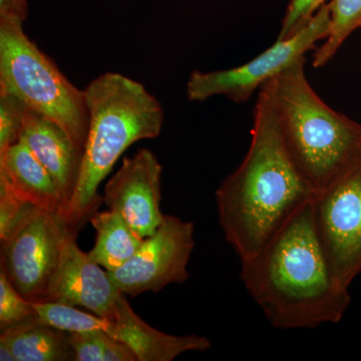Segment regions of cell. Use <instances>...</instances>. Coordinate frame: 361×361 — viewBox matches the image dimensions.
I'll return each mask as SVG.
<instances>
[{
	"label": "cell",
	"instance_id": "cell-1",
	"mask_svg": "<svg viewBox=\"0 0 361 361\" xmlns=\"http://www.w3.org/2000/svg\"><path fill=\"white\" fill-rule=\"evenodd\" d=\"M253 115L245 158L216 191L221 228L240 261L260 250L316 194L287 149L266 84Z\"/></svg>",
	"mask_w": 361,
	"mask_h": 361
},
{
	"label": "cell",
	"instance_id": "cell-2",
	"mask_svg": "<svg viewBox=\"0 0 361 361\" xmlns=\"http://www.w3.org/2000/svg\"><path fill=\"white\" fill-rule=\"evenodd\" d=\"M312 200L260 250L241 261L246 290L277 329L336 324L350 305L349 289L336 281L318 238Z\"/></svg>",
	"mask_w": 361,
	"mask_h": 361
},
{
	"label": "cell",
	"instance_id": "cell-3",
	"mask_svg": "<svg viewBox=\"0 0 361 361\" xmlns=\"http://www.w3.org/2000/svg\"><path fill=\"white\" fill-rule=\"evenodd\" d=\"M90 113L77 188L63 218L78 232L97 212L103 197L99 185L129 147L160 135L161 104L146 87L121 73L99 75L84 90Z\"/></svg>",
	"mask_w": 361,
	"mask_h": 361
},
{
	"label": "cell",
	"instance_id": "cell-4",
	"mask_svg": "<svg viewBox=\"0 0 361 361\" xmlns=\"http://www.w3.org/2000/svg\"><path fill=\"white\" fill-rule=\"evenodd\" d=\"M304 66L305 56L266 85L287 149L317 193L361 148V125L322 101Z\"/></svg>",
	"mask_w": 361,
	"mask_h": 361
},
{
	"label": "cell",
	"instance_id": "cell-5",
	"mask_svg": "<svg viewBox=\"0 0 361 361\" xmlns=\"http://www.w3.org/2000/svg\"><path fill=\"white\" fill-rule=\"evenodd\" d=\"M23 23L0 18V92L58 123L84 155L90 126L85 92L28 39Z\"/></svg>",
	"mask_w": 361,
	"mask_h": 361
},
{
	"label": "cell",
	"instance_id": "cell-6",
	"mask_svg": "<svg viewBox=\"0 0 361 361\" xmlns=\"http://www.w3.org/2000/svg\"><path fill=\"white\" fill-rule=\"evenodd\" d=\"M318 238L336 281L361 273V148L312 200Z\"/></svg>",
	"mask_w": 361,
	"mask_h": 361
},
{
	"label": "cell",
	"instance_id": "cell-7",
	"mask_svg": "<svg viewBox=\"0 0 361 361\" xmlns=\"http://www.w3.org/2000/svg\"><path fill=\"white\" fill-rule=\"evenodd\" d=\"M77 234L59 214L32 206L1 240L0 270L27 300H47L66 240Z\"/></svg>",
	"mask_w": 361,
	"mask_h": 361
},
{
	"label": "cell",
	"instance_id": "cell-8",
	"mask_svg": "<svg viewBox=\"0 0 361 361\" xmlns=\"http://www.w3.org/2000/svg\"><path fill=\"white\" fill-rule=\"evenodd\" d=\"M331 25V2H324L310 25L294 37L279 40L245 65L230 70L195 71L187 84L190 101L203 102L214 96H224L234 103H245L266 82L276 78L292 63L317 49Z\"/></svg>",
	"mask_w": 361,
	"mask_h": 361
},
{
	"label": "cell",
	"instance_id": "cell-9",
	"mask_svg": "<svg viewBox=\"0 0 361 361\" xmlns=\"http://www.w3.org/2000/svg\"><path fill=\"white\" fill-rule=\"evenodd\" d=\"M194 247L193 223L165 215L160 227L144 240L137 253L122 267L108 271L109 275L125 295L159 292L188 280Z\"/></svg>",
	"mask_w": 361,
	"mask_h": 361
},
{
	"label": "cell",
	"instance_id": "cell-10",
	"mask_svg": "<svg viewBox=\"0 0 361 361\" xmlns=\"http://www.w3.org/2000/svg\"><path fill=\"white\" fill-rule=\"evenodd\" d=\"M161 171L153 152L139 149L132 158L123 159L104 187V203L142 239L157 231L165 216L160 208Z\"/></svg>",
	"mask_w": 361,
	"mask_h": 361
},
{
	"label": "cell",
	"instance_id": "cell-11",
	"mask_svg": "<svg viewBox=\"0 0 361 361\" xmlns=\"http://www.w3.org/2000/svg\"><path fill=\"white\" fill-rule=\"evenodd\" d=\"M102 268L78 246L77 235H73L63 246L44 301L82 306L99 317L113 320L122 292L108 271Z\"/></svg>",
	"mask_w": 361,
	"mask_h": 361
},
{
	"label": "cell",
	"instance_id": "cell-12",
	"mask_svg": "<svg viewBox=\"0 0 361 361\" xmlns=\"http://www.w3.org/2000/svg\"><path fill=\"white\" fill-rule=\"evenodd\" d=\"M20 142L32 151L56 183L63 200V217L77 188L82 154L58 123L30 109Z\"/></svg>",
	"mask_w": 361,
	"mask_h": 361
},
{
	"label": "cell",
	"instance_id": "cell-13",
	"mask_svg": "<svg viewBox=\"0 0 361 361\" xmlns=\"http://www.w3.org/2000/svg\"><path fill=\"white\" fill-rule=\"evenodd\" d=\"M111 322L109 334L129 346L137 361H172L188 351H206L212 346L207 337L171 336L154 329L133 310L123 293Z\"/></svg>",
	"mask_w": 361,
	"mask_h": 361
},
{
	"label": "cell",
	"instance_id": "cell-14",
	"mask_svg": "<svg viewBox=\"0 0 361 361\" xmlns=\"http://www.w3.org/2000/svg\"><path fill=\"white\" fill-rule=\"evenodd\" d=\"M0 178L25 203L59 215L63 212L56 183L23 142H16L0 155Z\"/></svg>",
	"mask_w": 361,
	"mask_h": 361
},
{
	"label": "cell",
	"instance_id": "cell-15",
	"mask_svg": "<svg viewBox=\"0 0 361 361\" xmlns=\"http://www.w3.org/2000/svg\"><path fill=\"white\" fill-rule=\"evenodd\" d=\"M0 341L9 346L16 361L75 360L70 334L44 324L37 316L2 330Z\"/></svg>",
	"mask_w": 361,
	"mask_h": 361
},
{
	"label": "cell",
	"instance_id": "cell-16",
	"mask_svg": "<svg viewBox=\"0 0 361 361\" xmlns=\"http://www.w3.org/2000/svg\"><path fill=\"white\" fill-rule=\"evenodd\" d=\"M90 221L97 233L90 257L109 272L125 265L144 242L120 214L110 209L97 211Z\"/></svg>",
	"mask_w": 361,
	"mask_h": 361
},
{
	"label": "cell",
	"instance_id": "cell-17",
	"mask_svg": "<svg viewBox=\"0 0 361 361\" xmlns=\"http://www.w3.org/2000/svg\"><path fill=\"white\" fill-rule=\"evenodd\" d=\"M37 319L68 334L104 331L109 334L111 322L78 310L77 306L54 301H30Z\"/></svg>",
	"mask_w": 361,
	"mask_h": 361
},
{
	"label": "cell",
	"instance_id": "cell-18",
	"mask_svg": "<svg viewBox=\"0 0 361 361\" xmlns=\"http://www.w3.org/2000/svg\"><path fill=\"white\" fill-rule=\"evenodd\" d=\"M331 25L324 44L315 49L313 68H322L329 63L339 47L357 28L361 27V0H332Z\"/></svg>",
	"mask_w": 361,
	"mask_h": 361
},
{
	"label": "cell",
	"instance_id": "cell-19",
	"mask_svg": "<svg viewBox=\"0 0 361 361\" xmlns=\"http://www.w3.org/2000/svg\"><path fill=\"white\" fill-rule=\"evenodd\" d=\"M70 342L77 361H137L129 346L104 331L70 334Z\"/></svg>",
	"mask_w": 361,
	"mask_h": 361
},
{
	"label": "cell",
	"instance_id": "cell-20",
	"mask_svg": "<svg viewBox=\"0 0 361 361\" xmlns=\"http://www.w3.org/2000/svg\"><path fill=\"white\" fill-rule=\"evenodd\" d=\"M27 110L18 97L0 92V155L20 142Z\"/></svg>",
	"mask_w": 361,
	"mask_h": 361
},
{
	"label": "cell",
	"instance_id": "cell-21",
	"mask_svg": "<svg viewBox=\"0 0 361 361\" xmlns=\"http://www.w3.org/2000/svg\"><path fill=\"white\" fill-rule=\"evenodd\" d=\"M32 303L20 295L0 270V329L13 326L35 317Z\"/></svg>",
	"mask_w": 361,
	"mask_h": 361
},
{
	"label": "cell",
	"instance_id": "cell-22",
	"mask_svg": "<svg viewBox=\"0 0 361 361\" xmlns=\"http://www.w3.org/2000/svg\"><path fill=\"white\" fill-rule=\"evenodd\" d=\"M319 7V0H291L277 39H287L301 32L310 25Z\"/></svg>",
	"mask_w": 361,
	"mask_h": 361
},
{
	"label": "cell",
	"instance_id": "cell-23",
	"mask_svg": "<svg viewBox=\"0 0 361 361\" xmlns=\"http://www.w3.org/2000/svg\"><path fill=\"white\" fill-rule=\"evenodd\" d=\"M30 207L14 193L6 180L0 178V241L6 238Z\"/></svg>",
	"mask_w": 361,
	"mask_h": 361
},
{
	"label": "cell",
	"instance_id": "cell-24",
	"mask_svg": "<svg viewBox=\"0 0 361 361\" xmlns=\"http://www.w3.org/2000/svg\"><path fill=\"white\" fill-rule=\"evenodd\" d=\"M27 14L28 4L26 0H0V18L25 21Z\"/></svg>",
	"mask_w": 361,
	"mask_h": 361
},
{
	"label": "cell",
	"instance_id": "cell-25",
	"mask_svg": "<svg viewBox=\"0 0 361 361\" xmlns=\"http://www.w3.org/2000/svg\"><path fill=\"white\" fill-rule=\"evenodd\" d=\"M0 360L16 361L11 349L9 348L6 342L2 341H0Z\"/></svg>",
	"mask_w": 361,
	"mask_h": 361
},
{
	"label": "cell",
	"instance_id": "cell-26",
	"mask_svg": "<svg viewBox=\"0 0 361 361\" xmlns=\"http://www.w3.org/2000/svg\"><path fill=\"white\" fill-rule=\"evenodd\" d=\"M324 2H326V0H319L320 6H322V4H324Z\"/></svg>",
	"mask_w": 361,
	"mask_h": 361
}]
</instances>
